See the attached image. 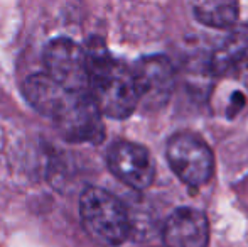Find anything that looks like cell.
I'll return each mask as SVG.
<instances>
[{
	"mask_svg": "<svg viewBox=\"0 0 248 247\" xmlns=\"http://www.w3.org/2000/svg\"><path fill=\"white\" fill-rule=\"evenodd\" d=\"M90 73V95L101 115L127 119L139 107V93L134 71L113 60L105 43L93 37L85 48Z\"/></svg>",
	"mask_w": 248,
	"mask_h": 247,
	"instance_id": "1",
	"label": "cell"
},
{
	"mask_svg": "<svg viewBox=\"0 0 248 247\" xmlns=\"http://www.w3.org/2000/svg\"><path fill=\"white\" fill-rule=\"evenodd\" d=\"M79 217L85 232L100 246H120L132 231L127 208L110 191L92 186L79 198Z\"/></svg>",
	"mask_w": 248,
	"mask_h": 247,
	"instance_id": "2",
	"label": "cell"
},
{
	"mask_svg": "<svg viewBox=\"0 0 248 247\" xmlns=\"http://www.w3.org/2000/svg\"><path fill=\"white\" fill-rule=\"evenodd\" d=\"M167 161L174 175L187 186H202L215 171V156L206 141L193 132H177L167 141Z\"/></svg>",
	"mask_w": 248,
	"mask_h": 247,
	"instance_id": "3",
	"label": "cell"
},
{
	"mask_svg": "<svg viewBox=\"0 0 248 247\" xmlns=\"http://www.w3.org/2000/svg\"><path fill=\"white\" fill-rule=\"evenodd\" d=\"M46 73L64 90L73 93L90 92V73L85 49L71 39L59 37L44 51Z\"/></svg>",
	"mask_w": 248,
	"mask_h": 247,
	"instance_id": "4",
	"label": "cell"
},
{
	"mask_svg": "<svg viewBox=\"0 0 248 247\" xmlns=\"http://www.w3.org/2000/svg\"><path fill=\"white\" fill-rule=\"evenodd\" d=\"M52 120L62 137L69 142H100L103 139L101 112L90 92L71 93Z\"/></svg>",
	"mask_w": 248,
	"mask_h": 247,
	"instance_id": "5",
	"label": "cell"
},
{
	"mask_svg": "<svg viewBox=\"0 0 248 247\" xmlns=\"http://www.w3.org/2000/svg\"><path fill=\"white\" fill-rule=\"evenodd\" d=\"M137 85L139 105L159 110L170 100L176 86V71L166 56L152 54L135 63L132 68Z\"/></svg>",
	"mask_w": 248,
	"mask_h": 247,
	"instance_id": "6",
	"label": "cell"
},
{
	"mask_svg": "<svg viewBox=\"0 0 248 247\" xmlns=\"http://www.w3.org/2000/svg\"><path fill=\"white\" fill-rule=\"evenodd\" d=\"M107 163L115 178L134 190H145L152 185L155 165L144 146L130 141H118L111 144Z\"/></svg>",
	"mask_w": 248,
	"mask_h": 247,
	"instance_id": "7",
	"label": "cell"
},
{
	"mask_svg": "<svg viewBox=\"0 0 248 247\" xmlns=\"http://www.w3.org/2000/svg\"><path fill=\"white\" fill-rule=\"evenodd\" d=\"M162 239L166 247H208V218L196 208H177L164 224Z\"/></svg>",
	"mask_w": 248,
	"mask_h": 247,
	"instance_id": "8",
	"label": "cell"
},
{
	"mask_svg": "<svg viewBox=\"0 0 248 247\" xmlns=\"http://www.w3.org/2000/svg\"><path fill=\"white\" fill-rule=\"evenodd\" d=\"M73 92L62 88L47 73L31 75L24 82V97L26 100L47 119H54L59 110L68 102Z\"/></svg>",
	"mask_w": 248,
	"mask_h": 247,
	"instance_id": "9",
	"label": "cell"
},
{
	"mask_svg": "<svg viewBox=\"0 0 248 247\" xmlns=\"http://www.w3.org/2000/svg\"><path fill=\"white\" fill-rule=\"evenodd\" d=\"M248 65V27L235 29L211 54L209 68L215 75L226 76Z\"/></svg>",
	"mask_w": 248,
	"mask_h": 247,
	"instance_id": "10",
	"label": "cell"
},
{
	"mask_svg": "<svg viewBox=\"0 0 248 247\" xmlns=\"http://www.w3.org/2000/svg\"><path fill=\"white\" fill-rule=\"evenodd\" d=\"M193 12L199 22L213 29H228L235 26L238 19V5L226 0L196 2L193 5Z\"/></svg>",
	"mask_w": 248,
	"mask_h": 247,
	"instance_id": "11",
	"label": "cell"
}]
</instances>
